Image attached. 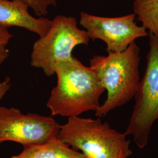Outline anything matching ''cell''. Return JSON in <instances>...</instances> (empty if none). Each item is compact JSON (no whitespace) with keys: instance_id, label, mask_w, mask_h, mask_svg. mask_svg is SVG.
<instances>
[{"instance_id":"cell-1","label":"cell","mask_w":158,"mask_h":158,"mask_svg":"<svg viewBox=\"0 0 158 158\" xmlns=\"http://www.w3.org/2000/svg\"><path fill=\"white\" fill-rule=\"evenodd\" d=\"M55 74L56 85L46 104L52 116L79 117L89 111H96L100 106V98L106 90L90 66L73 56L60 63Z\"/></svg>"},{"instance_id":"cell-2","label":"cell","mask_w":158,"mask_h":158,"mask_svg":"<svg viewBox=\"0 0 158 158\" xmlns=\"http://www.w3.org/2000/svg\"><path fill=\"white\" fill-rule=\"evenodd\" d=\"M140 48L135 42L124 51L110 52L106 56L95 55L90 59V67L107 91L106 101L95 111L96 117H105L135 97L140 81Z\"/></svg>"},{"instance_id":"cell-3","label":"cell","mask_w":158,"mask_h":158,"mask_svg":"<svg viewBox=\"0 0 158 158\" xmlns=\"http://www.w3.org/2000/svg\"><path fill=\"white\" fill-rule=\"evenodd\" d=\"M125 133L111 127L101 118H68L60 125L57 138L87 158H128L131 141Z\"/></svg>"},{"instance_id":"cell-4","label":"cell","mask_w":158,"mask_h":158,"mask_svg":"<svg viewBox=\"0 0 158 158\" xmlns=\"http://www.w3.org/2000/svg\"><path fill=\"white\" fill-rule=\"evenodd\" d=\"M90 40L87 31L79 28L76 18L57 15L47 33L35 42L31 65L42 69L46 76H52L60 63L73 57L76 46H87Z\"/></svg>"},{"instance_id":"cell-5","label":"cell","mask_w":158,"mask_h":158,"mask_svg":"<svg viewBox=\"0 0 158 158\" xmlns=\"http://www.w3.org/2000/svg\"><path fill=\"white\" fill-rule=\"evenodd\" d=\"M149 49L147 66L136 92L135 104L124 133L136 146L145 148L153 125L158 119V40L148 32Z\"/></svg>"},{"instance_id":"cell-6","label":"cell","mask_w":158,"mask_h":158,"mask_svg":"<svg viewBox=\"0 0 158 158\" xmlns=\"http://www.w3.org/2000/svg\"><path fill=\"white\" fill-rule=\"evenodd\" d=\"M59 128L52 117L0 106V144L14 142L24 147L42 143L57 138Z\"/></svg>"},{"instance_id":"cell-7","label":"cell","mask_w":158,"mask_h":158,"mask_svg":"<svg viewBox=\"0 0 158 158\" xmlns=\"http://www.w3.org/2000/svg\"><path fill=\"white\" fill-rule=\"evenodd\" d=\"M132 13L118 17H104L81 12L79 24L88 33L90 40H99L106 44V51H124L135 40L148 35L147 30L136 22Z\"/></svg>"},{"instance_id":"cell-8","label":"cell","mask_w":158,"mask_h":158,"mask_svg":"<svg viewBox=\"0 0 158 158\" xmlns=\"http://www.w3.org/2000/svg\"><path fill=\"white\" fill-rule=\"evenodd\" d=\"M29 6L23 0H0V25L15 27L44 36L51 27L52 20L46 17L32 16Z\"/></svg>"},{"instance_id":"cell-9","label":"cell","mask_w":158,"mask_h":158,"mask_svg":"<svg viewBox=\"0 0 158 158\" xmlns=\"http://www.w3.org/2000/svg\"><path fill=\"white\" fill-rule=\"evenodd\" d=\"M10 158H87L57 137L42 143L23 147V151Z\"/></svg>"},{"instance_id":"cell-10","label":"cell","mask_w":158,"mask_h":158,"mask_svg":"<svg viewBox=\"0 0 158 158\" xmlns=\"http://www.w3.org/2000/svg\"><path fill=\"white\" fill-rule=\"evenodd\" d=\"M133 11L142 26L158 40V0H134Z\"/></svg>"},{"instance_id":"cell-11","label":"cell","mask_w":158,"mask_h":158,"mask_svg":"<svg viewBox=\"0 0 158 158\" xmlns=\"http://www.w3.org/2000/svg\"><path fill=\"white\" fill-rule=\"evenodd\" d=\"M36 16L44 17L48 14V8L56 6V0H23Z\"/></svg>"},{"instance_id":"cell-12","label":"cell","mask_w":158,"mask_h":158,"mask_svg":"<svg viewBox=\"0 0 158 158\" xmlns=\"http://www.w3.org/2000/svg\"><path fill=\"white\" fill-rule=\"evenodd\" d=\"M13 35L9 31L8 28L0 25V66L4 62L9 56L7 48Z\"/></svg>"},{"instance_id":"cell-13","label":"cell","mask_w":158,"mask_h":158,"mask_svg":"<svg viewBox=\"0 0 158 158\" xmlns=\"http://www.w3.org/2000/svg\"><path fill=\"white\" fill-rule=\"evenodd\" d=\"M11 87V80L10 77H6L2 80H0V100H1L8 91L10 90Z\"/></svg>"}]
</instances>
